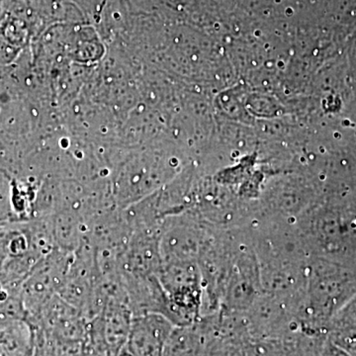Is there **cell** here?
<instances>
[{"instance_id":"7a4b0ae2","label":"cell","mask_w":356,"mask_h":356,"mask_svg":"<svg viewBox=\"0 0 356 356\" xmlns=\"http://www.w3.org/2000/svg\"><path fill=\"white\" fill-rule=\"evenodd\" d=\"M74 257V252L56 248L28 274L19 293L29 322L38 317L44 306L57 296Z\"/></svg>"},{"instance_id":"5b68a950","label":"cell","mask_w":356,"mask_h":356,"mask_svg":"<svg viewBox=\"0 0 356 356\" xmlns=\"http://www.w3.org/2000/svg\"><path fill=\"white\" fill-rule=\"evenodd\" d=\"M214 317L194 324L177 325L166 339L163 356H206L215 339Z\"/></svg>"},{"instance_id":"8992f818","label":"cell","mask_w":356,"mask_h":356,"mask_svg":"<svg viewBox=\"0 0 356 356\" xmlns=\"http://www.w3.org/2000/svg\"><path fill=\"white\" fill-rule=\"evenodd\" d=\"M248 261L250 259L245 257V261H238L234 268L227 296L228 310L240 312L252 305V299L257 292V273L252 262Z\"/></svg>"},{"instance_id":"9c48e42d","label":"cell","mask_w":356,"mask_h":356,"mask_svg":"<svg viewBox=\"0 0 356 356\" xmlns=\"http://www.w3.org/2000/svg\"><path fill=\"white\" fill-rule=\"evenodd\" d=\"M112 350L103 334L99 316L86 323V334L81 341V356H119Z\"/></svg>"},{"instance_id":"52a82bcc","label":"cell","mask_w":356,"mask_h":356,"mask_svg":"<svg viewBox=\"0 0 356 356\" xmlns=\"http://www.w3.org/2000/svg\"><path fill=\"white\" fill-rule=\"evenodd\" d=\"M36 332L28 320L0 329V356H35Z\"/></svg>"},{"instance_id":"277c9868","label":"cell","mask_w":356,"mask_h":356,"mask_svg":"<svg viewBox=\"0 0 356 356\" xmlns=\"http://www.w3.org/2000/svg\"><path fill=\"white\" fill-rule=\"evenodd\" d=\"M172 323L161 314L134 316L125 350L131 356H163Z\"/></svg>"},{"instance_id":"6da1fadb","label":"cell","mask_w":356,"mask_h":356,"mask_svg":"<svg viewBox=\"0 0 356 356\" xmlns=\"http://www.w3.org/2000/svg\"><path fill=\"white\" fill-rule=\"evenodd\" d=\"M158 278L165 295V318L175 327L200 320L204 292L198 262L161 264Z\"/></svg>"},{"instance_id":"30bf717a","label":"cell","mask_w":356,"mask_h":356,"mask_svg":"<svg viewBox=\"0 0 356 356\" xmlns=\"http://www.w3.org/2000/svg\"><path fill=\"white\" fill-rule=\"evenodd\" d=\"M320 356H353L325 337L320 348Z\"/></svg>"},{"instance_id":"3957f363","label":"cell","mask_w":356,"mask_h":356,"mask_svg":"<svg viewBox=\"0 0 356 356\" xmlns=\"http://www.w3.org/2000/svg\"><path fill=\"white\" fill-rule=\"evenodd\" d=\"M207 241L200 222L186 218H165L159 238L161 264L197 262Z\"/></svg>"},{"instance_id":"8fae6325","label":"cell","mask_w":356,"mask_h":356,"mask_svg":"<svg viewBox=\"0 0 356 356\" xmlns=\"http://www.w3.org/2000/svg\"><path fill=\"white\" fill-rule=\"evenodd\" d=\"M119 356H131V355H129L127 351H126L125 350H123L121 351L120 355H119Z\"/></svg>"},{"instance_id":"ba28073f","label":"cell","mask_w":356,"mask_h":356,"mask_svg":"<svg viewBox=\"0 0 356 356\" xmlns=\"http://www.w3.org/2000/svg\"><path fill=\"white\" fill-rule=\"evenodd\" d=\"M290 339H266L245 337L238 346V356H290Z\"/></svg>"},{"instance_id":"7c38bea8","label":"cell","mask_w":356,"mask_h":356,"mask_svg":"<svg viewBox=\"0 0 356 356\" xmlns=\"http://www.w3.org/2000/svg\"><path fill=\"white\" fill-rule=\"evenodd\" d=\"M306 356H320V353H309V355H307Z\"/></svg>"}]
</instances>
